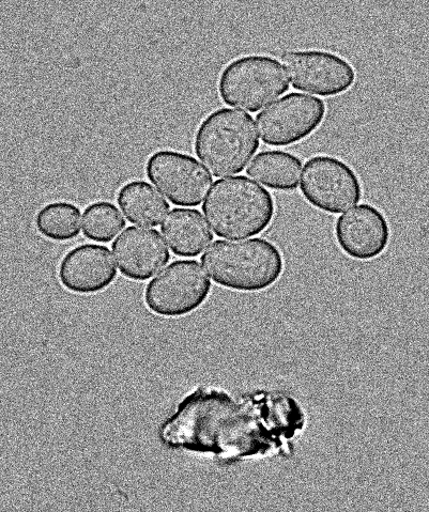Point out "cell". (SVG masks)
Listing matches in <instances>:
<instances>
[{"label": "cell", "mask_w": 429, "mask_h": 512, "mask_svg": "<svg viewBox=\"0 0 429 512\" xmlns=\"http://www.w3.org/2000/svg\"><path fill=\"white\" fill-rule=\"evenodd\" d=\"M308 425L300 403L282 392L236 397L198 387L183 398L160 426L162 445L223 465L288 458Z\"/></svg>", "instance_id": "6da1fadb"}, {"label": "cell", "mask_w": 429, "mask_h": 512, "mask_svg": "<svg viewBox=\"0 0 429 512\" xmlns=\"http://www.w3.org/2000/svg\"><path fill=\"white\" fill-rule=\"evenodd\" d=\"M202 263L214 283L245 293L271 288L285 270L280 248L260 238L214 242L203 255Z\"/></svg>", "instance_id": "7a4b0ae2"}, {"label": "cell", "mask_w": 429, "mask_h": 512, "mask_svg": "<svg viewBox=\"0 0 429 512\" xmlns=\"http://www.w3.org/2000/svg\"><path fill=\"white\" fill-rule=\"evenodd\" d=\"M275 211L270 192L244 176L214 183L203 205L214 234L233 240L263 234L272 224Z\"/></svg>", "instance_id": "3957f363"}, {"label": "cell", "mask_w": 429, "mask_h": 512, "mask_svg": "<svg viewBox=\"0 0 429 512\" xmlns=\"http://www.w3.org/2000/svg\"><path fill=\"white\" fill-rule=\"evenodd\" d=\"M259 148V138L252 116L219 108L199 124L194 151L214 177L240 174Z\"/></svg>", "instance_id": "277c9868"}, {"label": "cell", "mask_w": 429, "mask_h": 512, "mask_svg": "<svg viewBox=\"0 0 429 512\" xmlns=\"http://www.w3.org/2000/svg\"><path fill=\"white\" fill-rule=\"evenodd\" d=\"M218 88L225 104L256 113L284 95L289 84L277 59L247 55L229 62L220 74Z\"/></svg>", "instance_id": "5b68a950"}, {"label": "cell", "mask_w": 429, "mask_h": 512, "mask_svg": "<svg viewBox=\"0 0 429 512\" xmlns=\"http://www.w3.org/2000/svg\"><path fill=\"white\" fill-rule=\"evenodd\" d=\"M211 289L210 279L197 261L177 260L147 285L144 302L153 315L181 318L201 308Z\"/></svg>", "instance_id": "8992f818"}, {"label": "cell", "mask_w": 429, "mask_h": 512, "mask_svg": "<svg viewBox=\"0 0 429 512\" xmlns=\"http://www.w3.org/2000/svg\"><path fill=\"white\" fill-rule=\"evenodd\" d=\"M300 190L313 208L331 215L344 213L363 197L354 168L331 155H316L305 163Z\"/></svg>", "instance_id": "52a82bcc"}, {"label": "cell", "mask_w": 429, "mask_h": 512, "mask_svg": "<svg viewBox=\"0 0 429 512\" xmlns=\"http://www.w3.org/2000/svg\"><path fill=\"white\" fill-rule=\"evenodd\" d=\"M326 115L327 105L323 100L294 92L260 112L256 121L266 145L289 147L315 133Z\"/></svg>", "instance_id": "ba28073f"}, {"label": "cell", "mask_w": 429, "mask_h": 512, "mask_svg": "<svg viewBox=\"0 0 429 512\" xmlns=\"http://www.w3.org/2000/svg\"><path fill=\"white\" fill-rule=\"evenodd\" d=\"M146 176L175 206L197 207L212 185L208 170L187 153L159 150L146 162Z\"/></svg>", "instance_id": "9c48e42d"}, {"label": "cell", "mask_w": 429, "mask_h": 512, "mask_svg": "<svg viewBox=\"0 0 429 512\" xmlns=\"http://www.w3.org/2000/svg\"><path fill=\"white\" fill-rule=\"evenodd\" d=\"M291 85L318 97H337L357 81V72L340 55L321 50L288 51L280 56Z\"/></svg>", "instance_id": "30bf717a"}, {"label": "cell", "mask_w": 429, "mask_h": 512, "mask_svg": "<svg viewBox=\"0 0 429 512\" xmlns=\"http://www.w3.org/2000/svg\"><path fill=\"white\" fill-rule=\"evenodd\" d=\"M334 237L341 251L358 261H371L388 250L391 242L389 221L380 209L362 204L337 219Z\"/></svg>", "instance_id": "8fae6325"}, {"label": "cell", "mask_w": 429, "mask_h": 512, "mask_svg": "<svg viewBox=\"0 0 429 512\" xmlns=\"http://www.w3.org/2000/svg\"><path fill=\"white\" fill-rule=\"evenodd\" d=\"M58 281L67 291L93 296L116 281L117 270L106 246L82 244L69 251L58 266Z\"/></svg>", "instance_id": "7c38bea8"}, {"label": "cell", "mask_w": 429, "mask_h": 512, "mask_svg": "<svg viewBox=\"0 0 429 512\" xmlns=\"http://www.w3.org/2000/svg\"><path fill=\"white\" fill-rule=\"evenodd\" d=\"M113 252L122 276L146 282L171 260V253L155 229L129 227L113 243Z\"/></svg>", "instance_id": "4fadbf2b"}, {"label": "cell", "mask_w": 429, "mask_h": 512, "mask_svg": "<svg viewBox=\"0 0 429 512\" xmlns=\"http://www.w3.org/2000/svg\"><path fill=\"white\" fill-rule=\"evenodd\" d=\"M162 232L172 252L179 257H197L213 241L203 215L193 209H174L166 216Z\"/></svg>", "instance_id": "5bb4252c"}, {"label": "cell", "mask_w": 429, "mask_h": 512, "mask_svg": "<svg viewBox=\"0 0 429 512\" xmlns=\"http://www.w3.org/2000/svg\"><path fill=\"white\" fill-rule=\"evenodd\" d=\"M117 203L132 224L156 227L165 219L170 205L146 181L134 180L121 186Z\"/></svg>", "instance_id": "9a60e30c"}, {"label": "cell", "mask_w": 429, "mask_h": 512, "mask_svg": "<svg viewBox=\"0 0 429 512\" xmlns=\"http://www.w3.org/2000/svg\"><path fill=\"white\" fill-rule=\"evenodd\" d=\"M302 162L297 155L280 150L263 151L256 155L248 168V175L279 192L298 188Z\"/></svg>", "instance_id": "2e32d148"}, {"label": "cell", "mask_w": 429, "mask_h": 512, "mask_svg": "<svg viewBox=\"0 0 429 512\" xmlns=\"http://www.w3.org/2000/svg\"><path fill=\"white\" fill-rule=\"evenodd\" d=\"M82 213L69 201H54L43 206L35 216V227L49 241L69 242L81 234Z\"/></svg>", "instance_id": "e0dca14e"}, {"label": "cell", "mask_w": 429, "mask_h": 512, "mask_svg": "<svg viewBox=\"0 0 429 512\" xmlns=\"http://www.w3.org/2000/svg\"><path fill=\"white\" fill-rule=\"evenodd\" d=\"M126 227V221L115 205L97 201L89 205L83 215L85 238L99 243H109Z\"/></svg>", "instance_id": "ac0fdd59"}]
</instances>
